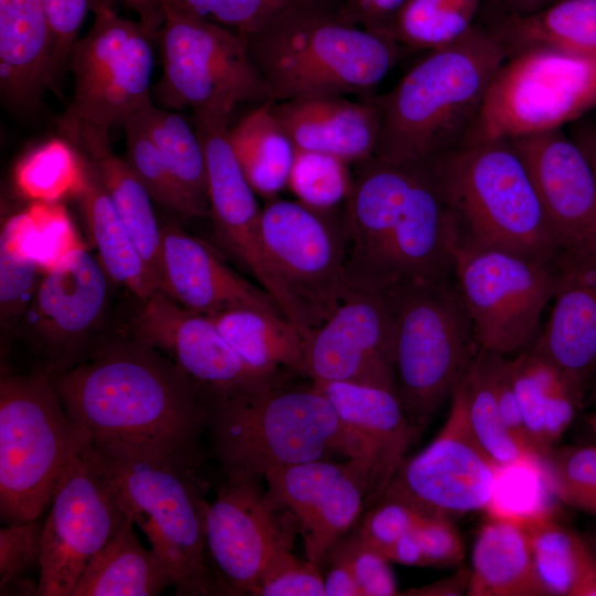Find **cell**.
<instances>
[{
    "mask_svg": "<svg viewBox=\"0 0 596 596\" xmlns=\"http://www.w3.org/2000/svg\"><path fill=\"white\" fill-rule=\"evenodd\" d=\"M93 446L131 447L201 461L207 405L168 356L130 332L105 333L72 369L50 375Z\"/></svg>",
    "mask_w": 596,
    "mask_h": 596,
    "instance_id": "6da1fadb",
    "label": "cell"
},
{
    "mask_svg": "<svg viewBox=\"0 0 596 596\" xmlns=\"http://www.w3.org/2000/svg\"><path fill=\"white\" fill-rule=\"evenodd\" d=\"M345 228L344 290L386 292L454 279L458 234L426 163L381 166L364 175L349 200Z\"/></svg>",
    "mask_w": 596,
    "mask_h": 596,
    "instance_id": "7a4b0ae2",
    "label": "cell"
},
{
    "mask_svg": "<svg viewBox=\"0 0 596 596\" xmlns=\"http://www.w3.org/2000/svg\"><path fill=\"white\" fill-rule=\"evenodd\" d=\"M278 382L206 402L214 453L226 476L263 477L294 465L369 458L383 487L371 444L349 427L312 384Z\"/></svg>",
    "mask_w": 596,
    "mask_h": 596,
    "instance_id": "3957f363",
    "label": "cell"
},
{
    "mask_svg": "<svg viewBox=\"0 0 596 596\" xmlns=\"http://www.w3.org/2000/svg\"><path fill=\"white\" fill-rule=\"evenodd\" d=\"M244 39L274 102L368 95L403 49L352 21L334 0H300Z\"/></svg>",
    "mask_w": 596,
    "mask_h": 596,
    "instance_id": "277c9868",
    "label": "cell"
},
{
    "mask_svg": "<svg viewBox=\"0 0 596 596\" xmlns=\"http://www.w3.org/2000/svg\"><path fill=\"white\" fill-rule=\"evenodd\" d=\"M507 53L488 28L427 51L387 94L376 96L381 126L374 157L424 163L460 146Z\"/></svg>",
    "mask_w": 596,
    "mask_h": 596,
    "instance_id": "5b68a950",
    "label": "cell"
},
{
    "mask_svg": "<svg viewBox=\"0 0 596 596\" xmlns=\"http://www.w3.org/2000/svg\"><path fill=\"white\" fill-rule=\"evenodd\" d=\"M424 163L440 185L459 246L555 257L557 238L510 140L462 143Z\"/></svg>",
    "mask_w": 596,
    "mask_h": 596,
    "instance_id": "8992f818",
    "label": "cell"
},
{
    "mask_svg": "<svg viewBox=\"0 0 596 596\" xmlns=\"http://www.w3.org/2000/svg\"><path fill=\"white\" fill-rule=\"evenodd\" d=\"M114 479L126 511L170 571L175 594H225L209 566V503L199 460L164 453L93 446Z\"/></svg>",
    "mask_w": 596,
    "mask_h": 596,
    "instance_id": "52a82bcc",
    "label": "cell"
},
{
    "mask_svg": "<svg viewBox=\"0 0 596 596\" xmlns=\"http://www.w3.org/2000/svg\"><path fill=\"white\" fill-rule=\"evenodd\" d=\"M93 25L71 51L73 98L60 130L93 159L110 150L109 132L152 104L153 40L141 21L120 17L110 0H94Z\"/></svg>",
    "mask_w": 596,
    "mask_h": 596,
    "instance_id": "ba28073f",
    "label": "cell"
},
{
    "mask_svg": "<svg viewBox=\"0 0 596 596\" xmlns=\"http://www.w3.org/2000/svg\"><path fill=\"white\" fill-rule=\"evenodd\" d=\"M89 437L66 413L50 374L0 379V514L8 524L36 520L51 504L73 456Z\"/></svg>",
    "mask_w": 596,
    "mask_h": 596,
    "instance_id": "9c48e42d",
    "label": "cell"
},
{
    "mask_svg": "<svg viewBox=\"0 0 596 596\" xmlns=\"http://www.w3.org/2000/svg\"><path fill=\"white\" fill-rule=\"evenodd\" d=\"M386 292L394 310L397 395L421 432L451 397L479 349L454 279Z\"/></svg>",
    "mask_w": 596,
    "mask_h": 596,
    "instance_id": "30bf717a",
    "label": "cell"
},
{
    "mask_svg": "<svg viewBox=\"0 0 596 596\" xmlns=\"http://www.w3.org/2000/svg\"><path fill=\"white\" fill-rule=\"evenodd\" d=\"M594 108L596 55L528 50L507 57L497 70L462 143L562 129Z\"/></svg>",
    "mask_w": 596,
    "mask_h": 596,
    "instance_id": "8fae6325",
    "label": "cell"
},
{
    "mask_svg": "<svg viewBox=\"0 0 596 596\" xmlns=\"http://www.w3.org/2000/svg\"><path fill=\"white\" fill-rule=\"evenodd\" d=\"M157 40L162 73L153 91L166 109L231 115L242 103L274 102L238 33L167 12Z\"/></svg>",
    "mask_w": 596,
    "mask_h": 596,
    "instance_id": "7c38bea8",
    "label": "cell"
},
{
    "mask_svg": "<svg viewBox=\"0 0 596 596\" xmlns=\"http://www.w3.org/2000/svg\"><path fill=\"white\" fill-rule=\"evenodd\" d=\"M454 283L479 350L512 356L532 345L552 300V260L498 249L459 246Z\"/></svg>",
    "mask_w": 596,
    "mask_h": 596,
    "instance_id": "4fadbf2b",
    "label": "cell"
},
{
    "mask_svg": "<svg viewBox=\"0 0 596 596\" xmlns=\"http://www.w3.org/2000/svg\"><path fill=\"white\" fill-rule=\"evenodd\" d=\"M127 511L92 443L67 464L44 521L38 596H72Z\"/></svg>",
    "mask_w": 596,
    "mask_h": 596,
    "instance_id": "5bb4252c",
    "label": "cell"
},
{
    "mask_svg": "<svg viewBox=\"0 0 596 596\" xmlns=\"http://www.w3.org/2000/svg\"><path fill=\"white\" fill-rule=\"evenodd\" d=\"M267 264L309 336L337 308L344 290L347 233L332 212L272 199L262 209Z\"/></svg>",
    "mask_w": 596,
    "mask_h": 596,
    "instance_id": "9a60e30c",
    "label": "cell"
},
{
    "mask_svg": "<svg viewBox=\"0 0 596 596\" xmlns=\"http://www.w3.org/2000/svg\"><path fill=\"white\" fill-rule=\"evenodd\" d=\"M111 284L86 247L44 275L13 334L40 359V371L65 372L95 348L105 336Z\"/></svg>",
    "mask_w": 596,
    "mask_h": 596,
    "instance_id": "2e32d148",
    "label": "cell"
},
{
    "mask_svg": "<svg viewBox=\"0 0 596 596\" xmlns=\"http://www.w3.org/2000/svg\"><path fill=\"white\" fill-rule=\"evenodd\" d=\"M450 400L447 418L436 437L403 461L381 499L400 500L425 515L451 520L488 510L500 467L470 430L460 383Z\"/></svg>",
    "mask_w": 596,
    "mask_h": 596,
    "instance_id": "e0dca14e",
    "label": "cell"
},
{
    "mask_svg": "<svg viewBox=\"0 0 596 596\" xmlns=\"http://www.w3.org/2000/svg\"><path fill=\"white\" fill-rule=\"evenodd\" d=\"M263 477L226 476L209 503L206 549L231 595H252L267 566L292 551L298 526L292 514L262 483Z\"/></svg>",
    "mask_w": 596,
    "mask_h": 596,
    "instance_id": "ac0fdd59",
    "label": "cell"
},
{
    "mask_svg": "<svg viewBox=\"0 0 596 596\" xmlns=\"http://www.w3.org/2000/svg\"><path fill=\"white\" fill-rule=\"evenodd\" d=\"M263 478L295 518L306 558L321 568L364 509L380 499L369 458L310 461L270 470Z\"/></svg>",
    "mask_w": 596,
    "mask_h": 596,
    "instance_id": "d6986e66",
    "label": "cell"
},
{
    "mask_svg": "<svg viewBox=\"0 0 596 596\" xmlns=\"http://www.w3.org/2000/svg\"><path fill=\"white\" fill-rule=\"evenodd\" d=\"M228 118L230 115L219 113L193 111L192 119L205 156L209 216L215 236L270 296L285 318L308 337L265 258L260 238L262 209L232 150Z\"/></svg>",
    "mask_w": 596,
    "mask_h": 596,
    "instance_id": "ffe728a7",
    "label": "cell"
},
{
    "mask_svg": "<svg viewBox=\"0 0 596 596\" xmlns=\"http://www.w3.org/2000/svg\"><path fill=\"white\" fill-rule=\"evenodd\" d=\"M305 376L396 390L395 322L387 292L344 290L308 340Z\"/></svg>",
    "mask_w": 596,
    "mask_h": 596,
    "instance_id": "44dd1931",
    "label": "cell"
},
{
    "mask_svg": "<svg viewBox=\"0 0 596 596\" xmlns=\"http://www.w3.org/2000/svg\"><path fill=\"white\" fill-rule=\"evenodd\" d=\"M140 302L128 332L168 356L195 384L205 402L289 376L265 377L253 372L210 317L185 309L161 289Z\"/></svg>",
    "mask_w": 596,
    "mask_h": 596,
    "instance_id": "7402d4cb",
    "label": "cell"
},
{
    "mask_svg": "<svg viewBox=\"0 0 596 596\" xmlns=\"http://www.w3.org/2000/svg\"><path fill=\"white\" fill-rule=\"evenodd\" d=\"M523 160L560 251L596 255V172L562 129L510 139Z\"/></svg>",
    "mask_w": 596,
    "mask_h": 596,
    "instance_id": "603a6c76",
    "label": "cell"
},
{
    "mask_svg": "<svg viewBox=\"0 0 596 596\" xmlns=\"http://www.w3.org/2000/svg\"><path fill=\"white\" fill-rule=\"evenodd\" d=\"M159 222L160 289L175 302L204 316L244 308L285 318L262 287L232 270L204 242L170 219Z\"/></svg>",
    "mask_w": 596,
    "mask_h": 596,
    "instance_id": "cb8c5ba5",
    "label": "cell"
},
{
    "mask_svg": "<svg viewBox=\"0 0 596 596\" xmlns=\"http://www.w3.org/2000/svg\"><path fill=\"white\" fill-rule=\"evenodd\" d=\"M549 318L533 343L586 394L596 370V255L558 251Z\"/></svg>",
    "mask_w": 596,
    "mask_h": 596,
    "instance_id": "d4e9b609",
    "label": "cell"
},
{
    "mask_svg": "<svg viewBox=\"0 0 596 596\" xmlns=\"http://www.w3.org/2000/svg\"><path fill=\"white\" fill-rule=\"evenodd\" d=\"M273 113L295 149L338 157L349 163L375 155L381 111L376 96L352 100L344 95H318L273 103Z\"/></svg>",
    "mask_w": 596,
    "mask_h": 596,
    "instance_id": "484cf974",
    "label": "cell"
},
{
    "mask_svg": "<svg viewBox=\"0 0 596 596\" xmlns=\"http://www.w3.org/2000/svg\"><path fill=\"white\" fill-rule=\"evenodd\" d=\"M54 39L40 0H0V92L32 109L57 75Z\"/></svg>",
    "mask_w": 596,
    "mask_h": 596,
    "instance_id": "4316f807",
    "label": "cell"
},
{
    "mask_svg": "<svg viewBox=\"0 0 596 596\" xmlns=\"http://www.w3.org/2000/svg\"><path fill=\"white\" fill-rule=\"evenodd\" d=\"M311 382L329 400L339 417L373 447L384 493L405 460L406 450L419 434L397 393L373 385Z\"/></svg>",
    "mask_w": 596,
    "mask_h": 596,
    "instance_id": "83f0119b",
    "label": "cell"
},
{
    "mask_svg": "<svg viewBox=\"0 0 596 596\" xmlns=\"http://www.w3.org/2000/svg\"><path fill=\"white\" fill-rule=\"evenodd\" d=\"M468 596H547L523 523L490 515L471 551Z\"/></svg>",
    "mask_w": 596,
    "mask_h": 596,
    "instance_id": "f1b7e54d",
    "label": "cell"
},
{
    "mask_svg": "<svg viewBox=\"0 0 596 596\" xmlns=\"http://www.w3.org/2000/svg\"><path fill=\"white\" fill-rule=\"evenodd\" d=\"M134 523L127 512L85 570L72 596H153L174 586L162 558L139 541Z\"/></svg>",
    "mask_w": 596,
    "mask_h": 596,
    "instance_id": "f546056e",
    "label": "cell"
},
{
    "mask_svg": "<svg viewBox=\"0 0 596 596\" xmlns=\"http://www.w3.org/2000/svg\"><path fill=\"white\" fill-rule=\"evenodd\" d=\"M207 317L256 374L265 377L305 375L308 338L287 319L244 308Z\"/></svg>",
    "mask_w": 596,
    "mask_h": 596,
    "instance_id": "4dcf8cb0",
    "label": "cell"
},
{
    "mask_svg": "<svg viewBox=\"0 0 596 596\" xmlns=\"http://www.w3.org/2000/svg\"><path fill=\"white\" fill-rule=\"evenodd\" d=\"M488 29L507 57L533 49L594 56L596 0H560L526 15L501 18Z\"/></svg>",
    "mask_w": 596,
    "mask_h": 596,
    "instance_id": "1f68e13d",
    "label": "cell"
},
{
    "mask_svg": "<svg viewBox=\"0 0 596 596\" xmlns=\"http://www.w3.org/2000/svg\"><path fill=\"white\" fill-rule=\"evenodd\" d=\"M98 260L109 279L139 300L160 289L159 283L136 248L106 192L95 167L77 198Z\"/></svg>",
    "mask_w": 596,
    "mask_h": 596,
    "instance_id": "d6a6232c",
    "label": "cell"
},
{
    "mask_svg": "<svg viewBox=\"0 0 596 596\" xmlns=\"http://www.w3.org/2000/svg\"><path fill=\"white\" fill-rule=\"evenodd\" d=\"M521 523L547 596H596V555L578 533L553 515Z\"/></svg>",
    "mask_w": 596,
    "mask_h": 596,
    "instance_id": "836d02e7",
    "label": "cell"
},
{
    "mask_svg": "<svg viewBox=\"0 0 596 596\" xmlns=\"http://www.w3.org/2000/svg\"><path fill=\"white\" fill-rule=\"evenodd\" d=\"M266 102L228 130L234 156L254 192L269 200L287 188L295 146Z\"/></svg>",
    "mask_w": 596,
    "mask_h": 596,
    "instance_id": "e575fe53",
    "label": "cell"
},
{
    "mask_svg": "<svg viewBox=\"0 0 596 596\" xmlns=\"http://www.w3.org/2000/svg\"><path fill=\"white\" fill-rule=\"evenodd\" d=\"M508 361L526 433L543 460L551 451L545 443L544 418L586 402V394L534 344L508 356Z\"/></svg>",
    "mask_w": 596,
    "mask_h": 596,
    "instance_id": "d590c367",
    "label": "cell"
},
{
    "mask_svg": "<svg viewBox=\"0 0 596 596\" xmlns=\"http://www.w3.org/2000/svg\"><path fill=\"white\" fill-rule=\"evenodd\" d=\"M93 166L114 207L160 287L161 230L152 198L125 159L111 150L93 159Z\"/></svg>",
    "mask_w": 596,
    "mask_h": 596,
    "instance_id": "8d00e7d4",
    "label": "cell"
},
{
    "mask_svg": "<svg viewBox=\"0 0 596 596\" xmlns=\"http://www.w3.org/2000/svg\"><path fill=\"white\" fill-rule=\"evenodd\" d=\"M137 114L179 185L201 216L209 215L206 162L194 127L178 113L153 103Z\"/></svg>",
    "mask_w": 596,
    "mask_h": 596,
    "instance_id": "74e56055",
    "label": "cell"
},
{
    "mask_svg": "<svg viewBox=\"0 0 596 596\" xmlns=\"http://www.w3.org/2000/svg\"><path fill=\"white\" fill-rule=\"evenodd\" d=\"M91 167L66 138H52L28 151L13 169L18 192L32 202H60L78 198L86 187Z\"/></svg>",
    "mask_w": 596,
    "mask_h": 596,
    "instance_id": "f35d334b",
    "label": "cell"
},
{
    "mask_svg": "<svg viewBox=\"0 0 596 596\" xmlns=\"http://www.w3.org/2000/svg\"><path fill=\"white\" fill-rule=\"evenodd\" d=\"M460 384L465 394L470 430L497 466L505 467L539 459L529 454L507 428L483 351L478 350Z\"/></svg>",
    "mask_w": 596,
    "mask_h": 596,
    "instance_id": "ab89813d",
    "label": "cell"
},
{
    "mask_svg": "<svg viewBox=\"0 0 596 596\" xmlns=\"http://www.w3.org/2000/svg\"><path fill=\"white\" fill-rule=\"evenodd\" d=\"M482 0H408L400 11L393 39L404 49L430 51L466 35Z\"/></svg>",
    "mask_w": 596,
    "mask_h": 596,
    "instance_id": "60d3db41",
    "label": "cell"
},
{
    "mask_svg": "<svg viewBox=\"0 0 596 596\" xmlns=\"http://www.w3.org/2000/svg\"><path fill=\"white\" fill-rule=\"evenodd\" d=\"M22 248L45 274L68 253L85 247L60 202H32L24 211L7 220Z\"/></svg>",
    "mask_w": 596,
    "mask_h": 596,
    "instance_id": "b9f144b4",
    "label": "cell"
},
{
    "mask_svg": "<svg viewBox=\"0 0 596 596\" xmlns=\"http://www.w3.org/2000/svg\"><path fill=\"white\" fill-rule=\"evenodd\" d=\"M123 128L126 136L124 159L152 200L179 217H200V212L163 162L138 114L129 117Z\"/></svg>",
    "mask_w": 596,
    "mask_h": 596,
    "instance_id": "7bdbcfd3",
    "label": "cell"
},
{
    "mask_svg": "<svg viewBox=\"0 0 596 596\" xmlns=\"http://www.w3.org/2000/svg\"><path fill=\"white\" fill-rule=\"evenodd\" d=\"M353 184L349 162L322 152L295 150L287 188L306 206L332 212L348 200Z\"/></svg>",
    "mask_w": 596,
    "mask_h": 596,
    "instance_id": "ee69618b",
    "label": "cell"
},
{
    "mask_svg": "<svg viewBox=\"0 0 596 596\" xmlns=\"http://www.w3.org/2000/svg\"><path fill=\"white\" fill-rule=\"evenodd\" d=\"M45 272L21 246L8 221L0 236V327L1 336L13 337Z\"/></svg>",
    "mask_w": 596,
    "mask_h": 596,
    "instance_id": "f6af8a7d",
    "label": "cell"
},
{
    "mask_svg": "<svg viewBox=\"0 0 596 596\" xmlns=\"http://www.w3.org/2000/svg\"><path fill=\"white\" fill-rule=\"evenodd\" d=\"M542 464L560 501L596 515V445L554 447Z\"/></svg>",
    "mask_w": 596,
    "mask_h": 596,
    "instance_id": "bcb514c9",
    "label": "cell"
},
{
    "mask_svg": "<svg viewBox=\"0 0 596 596\" xmlns=\"http://www.w3.org/2000/svg\"><path fill=\"white\" fill-rule=\"evenodd\" d=\"M300 0H159V14L174 12L217 24L243 38Z\"/></svg>",
    "mask_w": 596,
    "mask_h": 596,
    "instance_id": "7dc6e473",
    "label": "cell"
},
{
    "mask_svg": "<svg viewBox=\"0 0 596 596\" xmlns=\"http://www.w3.org/2000/svg\"><path fill=\"white\" fill-rule=\"evenodd\" d=\"M545 475L542 460L530 459L499 468L490 515L525 522L553 515L541 504V479Z\"/></svg>",
    "mask_w": 596,
    "mask_h": 596,
    "instance_id": "c3c4849f",
    "label": "cell"
},
{
    "mask_svg": "<svg viewBox=\"0 0 596 596\" xmlns=\"http://www.w3.org/2000/svg\"><path fill=\"white\" fill-rule=\"evenodd\" d=\"M44 521L8 524L0 530V595H36L25 574L40 567Z\"/></svg>",
    "mask_w": 596,
    "mask_h": 596,
    "instance_id": "681fc988",
    "label": "cell"
},
{
    "mask_svg": "<svg viewBox=\"0 0 596 596\" xmlns=\"http://www.w3.org/2000/svg\"><path fill=\"white\" fill-rule=\"evenodd\" d=\"M252 595L326 596L322 568L286 551L267 566Z\"/></svg>",
    "mask_w": 596,
    "mask_h": 596,
    "instance_id": "f907efd6",
    "label": "cell"
},
{
    "mask_svg": "<svg viewBox=\"0 0 596 596\" xmlns=\"http://www.w3.org/2000/svg\"><path fill=\"white\" fill-rule=\"evenodd\" d=\"M424 517L405 502L381 499L369 508L352 531L364 544L384 554L396 540L413 531Z\"/></svg>",
    "mask_w": 596,
    "mask_h": 596,
    "instance_id": "816d5d0a",
    "label": "cell"
},
{
    "mask_svg": "<svg viewBox=\"0 0 596 596\" xmlns=\"http://www.w3.org/2000/svg\"><path fill=\"white\" fill-rule=\"evenodd\" d=\"M347 557L360 596L398 595L391 561L380 551L364 544L351 530L336 545Z\"/></svg>",
    "mask_w": 596,
    "mask_h": 596,
    "instance_id": "f5cc1de1",
    "label": "cell"
},
{
    "mask_svg": "<svg viewBox=\"0 0 596 596\" xmlns=\"http://www.w3.org/2000/svg\"><path fill=\"white\" fill-rule=\"evenodd\" d=\"M425 566L448 567L461 564L465 556L462 539L451 519L425 515L415 528Z\"/></svg>",
    "mask_w": 596,
    "mask_h": 596,
    "instance_id": "db71d44e",
    "label": "cell"
},
{
    "mask_svg": "<svg viewBox=\"0 0 596 596\" xmlns=\"http://www.w3.org/2000/svg\"><path fill=\"white\" fill-rule=\"evenodd\" d=\"M52 30L57 71L68 62L73 45L94 0H40Z\"/></svg>",
    "mask_w": 596,
    "mask_h": 596,
    "instance_id": "11a10c76",
    "label": "cell"
},
{
    "mask_svg": "<svg viewBox=\"0 0 596 596\" xmlns=\"http://www.w3.org/2000/svg\"><path fill=\"white\" fill-rule=\"evenodd\" d=\"M355 23L393 39L395 20L408 0H334Z\"/></svg>",
    "mask_w": 596,
    "mask_h": 596,
    "instance_id": "9f6ffc18",
    "label": "cell"
},
{
    "mask_svg": "<svg viewBox=\"0 0 596 596\" xmlns=\"http://www.w3.org/2000/svg\"><path fill=\"white\" fill-rule=\"evenodd\" d=\"M323 574L326 596H360V590L345 555L334 546Z\"/></svg>",
    "mask_w": 596,
    "mask_h": 596,
    "instance_id": "6f0895ef",
    "label": "cell"
},
{
    "mask_svg": "<svg viewBox=\"0 0 596 596\" xmlns=\"http://www.w3.org/2000/svg\"><path fill=\"white\" fill-rule=\"evenodd\" d=\"M470 571L460 566L454 574L430 584L411 588L404 595L415 596H460L467 595Z\"/></svg>",
    "mask_w": 596,
    "mask_h": 596,
    "instance_id": "680465c9",
    "label": "cell"
},
{
    "mask_svg": "<svg viewBox=\"0 0 596 596\" xmlns=\"http://www.w3.org/2000/svg\"><path fill=\"white\" fill-rule=\"evenodd\" d=\"M384 555L394 563L406 566H425V560L415 529L396 540Z\"/></svg>",
    "mask_w": 596,
    "mask_h": 596,
    "instance_id": "91938a15",
    "label": "cell"
},
{
    "mask_svg": "<svg viewBox=\"0 0 596 596\" xmlns=\"http://www.w3.org/2000/svg\"><path fill=\"white\" fill-rule=\"evenodd\" d=\"M502 12L501 18L526 15L560 0H491Z\"/></svg>",
    "mask_w": 596,
    "mask_h": 596,
    "instance_id": "94428289",
    "label": "cell"
},
{
    "mask_svg": "<svg viewBox=\"0 0 596 596\" xmlns=\"http://www.w3.org/2000/svg\"><path fill=\"white\" fill-rule=\"evenodd\" d=\"M571 137L584 150L596 172V125L581 118L573 126Z\"/></svg>",
    "mask_w": 596,
    "mask_h": 596,
    "instance_id": "6125c7cd",
    "label": "cell"
},
{
    "mask_svg": "<svg viewBox=\"0 0 596 596\" xmlns=\"http://www.w3.org/2000/svg\"><path fill=\"white\" fill-rule=\"evenodd\" d=\"M132 9L140 15V21L153 32H158L162 25L159 14V0H116Z\"/></svg>",
    "mask_w": 596,
    "mask_h": 596,
    "instance_id": "be15d7a7",
    "label": "cell"
},
{
    "mask_svg": "<svg viewBox=\"0 0 596 596\" xmlns=\"http://www.w3.org/2000/svg\"><path fill=\"white\" fill-rule=\"evenodd\" d=\"M586 402L592 404V406L596 405V370L594 371L587 386Z\"/></svg>",
    "mask_w": 596,
    "mask_h": 596,
    "instance_id": "e7e4bbea",
    "label": "cell"
},
{
    "mask_svg": "<svg viewBox=\"0 0 596 596\" xmlns=\"http://www.w3.org/2000/svg\"><path fill=\"white\" fill-rule=\"evenodd\" d=\"M587 422L593 434L596 436V405L593 406V411L589 413Z\"/></svg>",
    "mask_w": 596,
    "mask_h": 596,
    "instance_id": "03108f58",
    "label": "cell"
}]
</instances>
